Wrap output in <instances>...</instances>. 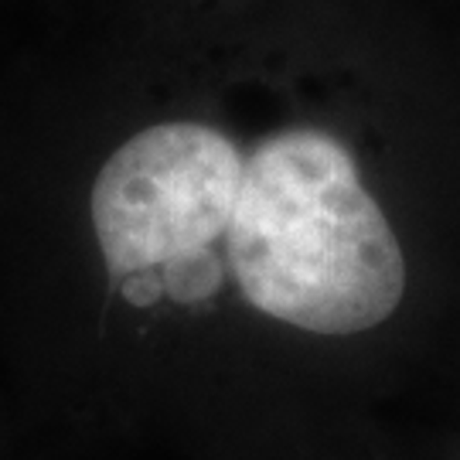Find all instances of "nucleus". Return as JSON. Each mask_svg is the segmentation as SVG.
Returning <instances> with one entry per match:
<instances>
[{
    "instance_id": "nucleus-1",
    "label": "nucleus",
    "mask_w": 460,
    "mask_h": 460,
    "mask_svg": "<svg viewBox=\"0 0 460 460\" xmlns=\"http://www.w3.org/2000/svg\"><path fill=\"white\" fill-rule=\"evenodd\" d=\"M0 62L28 420L372 457L460 358L433 0H38Z\"/></svg>"
},
{
    "instance_id": "nucleus-2",
    "label": "nucleus",
    "mask_w": 460,
    "mask_h": 460,
    "mask_svg": "<svg viewBox=\"0 0 460 460\" xmlns=\"http://www.w3.org/2000/svg\"><path fill=\"white\" fill-rule=\"evenodd\" d=\"M433 7L444 21L447 41H450V51H454V62L460 72V0H433Z\"/></svg>"
},
{
    "instance_id": "nucleus-3",
    "label": "nucleus",
    "mask_w": 460,
    "mask_h": 460,
    "mask_svg": "<svg viewBox=\"0 0 460 460\" xmlns=\"http://www.w3.org/2000/svg\"><path fill=\"white\" fill-rule=\"evenodd\" d=\"M437 460H460V423L450 429V433H447L444 450L437 454Z\"/></svg>"
},
{
    "instance_id": "nucleus-4",
    "label": "nucleus",
    "mask_w": 460,
    "mask_h": 460,
    "mask_svg": "<svg viewBox=\"0 0 460 460\" xmlns=\"http://www.w3.org/2000/svg\"><path fill=\"white\" fill-rule=\"evenodd\" d=\"M31 4H38V0H4V7H11V11H24Z\"/></svg>"
},
{
    "instance_id": "nucleus-5",
    "label": "nucleus",
    "mask_w": 460,
    "mask_h": 460,
    "mask_svg": "<svg viewBox=\"0 0 460 460\" xmlns=\"http://www.w3.org/2000/svg\"><path fill=\"white\" fill-rule=\"evenodd\" d=\"M447 385H454V389H457V395H460V358H457V365H454L450 378H447Z\"/></svg>"
}]
</instances>
